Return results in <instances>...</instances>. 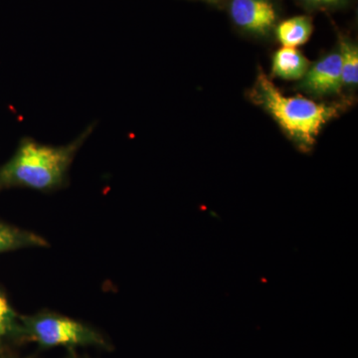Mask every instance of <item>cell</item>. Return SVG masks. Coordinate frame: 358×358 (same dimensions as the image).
<instances>
[{"mask_svg":"<svg viewBox=\"0 0 358 358\" xmlns=\"http://www.w3.org/2000/svg\"><path fill=\"white\" fill-rule=\"evenodd\" d=\"M246 96L274 120L296 150L306 154L312 152L324 127L338 119L352 103L348 98L329 103L285 96L261 67Z\"/></svg>","mask_w":358,"mask_h":358,"instance_id":"1","label":"cell"},{"mask_svg":"<svg viewBox=\"0 0 358 358\" xmlns=\"http://www.w3.org/2000/svg\"><path fill=\"white\" fill-rule=\"evenodd\" d=\"M94 122L67 145H53L24 136L7 162L0 166V192L27 188L52 192L64 187L75 157L93 134Z\"/></svg>","mask_w":358,"mask_h":358,"instance_id":"2","label":"cell"},{"mask_svg":"<svg viewBox=\"0 0 358 358\" xmlns=\"http://www.w3.org/2000/svg\"><path fill=\"white\" fill-rule=\"evenodd\" d=\"M17 334L43 348L108 346L107 341L95 329L83 322L53 313L20 317Z\"/></svg>","mask_w":358,"mask_h":358,"instance_id":"3","label":"cell"},{"mask_svg":"<svg viewBox=\"0 0 358 358\" xmlns=\"http://www.w3.org/2000/svg\"><path fill=\"white\" fill-rule=\"evenodd\" d=\"M220 9L240 36L264 43L274 40L284 15L282 0H222Z\"/></svg>","mask_w":358,"mask_h":358,"instance_id":"4","label":"cell"},{"mask_svg":"<svg viewBox=\"0 0 358 358\" xmlns=\"http://www.w3.org/2000/svg\"><path fill=\"white\" fill-rule=\"evenodd\" d=\"M294 90L307 94L310 98L326 99L343 95L341 80V56L338 47L320 56L310 64L305 76Z\"/></svg>","mask_w":358,"mask_h":358,"instance_id":"5","label":"cell"},{"mask_svg":"<svg viewBox=\"0 0 358 358\" xmlns=\"http://www.w3.org/2000/svg\"><path fill=\"white\" fill-rule=\"evenodd\" d=\"M312 63L296 48L282 47L273 54L271 74L287 81H300Z\"/></svg>","mask_w":358,"mask_h":358,"instance_id":"6","label":"cell"},{"mask_svg":"<svg viewBox=\"0 0 358 358\" xmlns=\"http://www.w3.org/2000/svg\"><path fill=\"white\" fill-rule=\"evenodd\" d=\"M313 30V18L308 14L282 18L275 26L274 40H277L282 47L296 48L307 43Z\"/></svg>","mask_w":358,"mask_h":358,"instance_id":"7","label":"cell"},{"mask_svg":"<svg viewBox=\"0 0 358 358\" xmlns=\"http://www.w3.org/2000/svg\"><path fill=\"white\" fill-rule=\"evenodd\" d=\"M49 244L43 237L0 221V254L26 248H46Z\"/></svg>","mask_w":358,"mask_h":358,"instance_id":"8","label":"cell"},{"mask_svg":"<svg viewBox=\"0 0 358 358\" xmlns=\"http://www.w3.org/2000/svg\"><path fill=\"white\" fill-rule=\"evenodd\" d=\"M338 47L341 56L343 88L355 92L358 84V46L355 39L345 33L338 31Z\"/></svg>","mask_w":358,"mask_h":358,"instance_id":"9","label":"cell"},{"mask_svg":"<svg viewBox=\"0 0 358 358\" xmlns=\"http://www.w3.org/2000/svg\"><path fill=\"white\" fill-rule=\"evenodd\" d=\"M293 1L303 10L312 13L345 10L353 6L357 0H293Z\"/></svg>","mask_w":358,"mask_h":358,"instance_id":"10","label":"cell"},{"mask_svg":"<svg viewBox=\"0 0 358 358\" xmlns=\"http://www.w3.org/2000/svg\"><path fill=\"white\" fill-rule=\"evenodd\" d=\"M18 319L6 294L0 289V343L8 334H17Z\"/></svg>","mask_w":358,"mask_h":358,"instance_id":"11","label":"cell"},{"mask_svg":"<svg viewBox=\"0 0 358 358\" xmlns=\"http://www.w3.org/2000/svg\"><path fill=\"white\" fill-rule=\"evenodd\" d=\"M192 1L203 2V3L207 4V6L218 9H220L221 3H222V0H192Z\"/></svg>","mask_w":358,"mask_h":358,"instance_id":"12","label":"cell"}]
</instances>
